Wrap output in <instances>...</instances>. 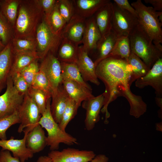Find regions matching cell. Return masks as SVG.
Segmentation results:
<instances>
[{
  "mask_svg": "<svg viewBox=\"0 0 162 162\" xmlns=\"http://www.w3.org/2000/svg\"><path fill=\"white\" fill-rule=\"evenodd\" d=\"M20 120L18 132L28 133L39 124L42 115L32 99L28 94L24 95L23 102L18 110Z\"/></svg>",
  "mask_w": 162,
  "mask_h": 162,
  "instance_id": "7",
  "label": "cell"
},
{
  "mask_svg": "<svg viewBox=\"0 0 162 162\" xmlns=\"http://www.w3.org/2000/svg\"><path fill=\"white\" fill-rule=\"evenodd\" d=\"M11 42L14 52L37 51L35 38L22 39L14 38Z\"/></svg>",
  "mask_w": 162,
  "mask_h": 162,
  "instance_id": "32",
  "label": "cell"
},
{
  "mask_svg": "<svg viewBox=\"0 0 162 162\" xmlns=\"http://www.w3.org/2000/svg\"><path fill=\"white\" fill-rule=\"evenodd\" d=\"M109 158L104 154L96 155L89 162H108Z\"/></svg>",
  "mask_w": 162,
  "mask_h": 162,
  "instance_id": "45",
  "label": "cell"
},
{
  "mask_svg": "<svg viewBox=\"0 0 162 162\" xmlns=\"http://www.w3.org/2000/svg\"><path fill=\"white\" fill-rule=\"evenodd\" d=\"M39 70L44 73L49 82L52 91V98L56 94L62 84L60 62L55 55L50 52L42 60Z\"/></svg>",
  "mask_w": 162,
  "mask_h": 162,
  "instance_id": "9",
  "label": "cell"
},
{
  "mask_svg": "<svg viewBox=\"0 0 162 162\" xmlns=\"http://www.w3.org/2000/svg\"><path fill=\"white\" fill-rule=\"evenodd\" d=\"M34 101L41 114L45 111L48 99L51 96L46 92L40 90L30 87L27 94Z\"/></svg>",
  "mask_w": 162,
  "mask_h": 162,
  "instance_id": "33",
  "label": "cell"
},
{
  "mask_svg": "<svg viewBox=\"0 0 162 162\" xmlns=\"http://www.w3.org/2000/svg\"><path fill=\"white\" fill-rule=\"evenodd\" d=\"M104 97L103 94L87 100L84 101L82 107L86 110L85 124L88 130H92L100 120V113L103 106Z\"/></svg>",
  "mask_w": 162,
  "mask_h": 162,
  "instance_id": "15",
  "label": "cell"
},
{
  "mask_svg": "<svg viewBox=\"0 0 162 162\" xmlns=\"http://www.w3.org/2000/svg\"><path fill=\"white\" fill-rule=\"evenodd\" d=\"M136 11L139 24L152 40L153 43L160 46L162 43V23L158 16L162 11H157L152 6H147L141 0L132 3Z\"/></svg>",
  "mask_w": 162,
  "mask_h": 162,
  "instance_id": "4",
  "label": "cell"
},
{
  "mask_svg": "<svg viewBox=\"0 0 162 162\" xmlns=\"http://www.w3.org/2000/svg\"><path fill=\"white\" fill-rule=\"evenodd\" d=\"M93 16L101 37L109 33L112 28V3L105 4Z\"/></svg>",
  "mask_w": 162,
  "mask_h": 162,
  "instance_id": "20",
  "label": "cell"
},
{
  "mask_svg": "<svg viewBox=\"0 0 162 162\" xmlns=\"http://www.w3.org/2000/svg\"><path fill=\"white\" fill-rule=\"evenodd\" d=\"M13 62L10 75L20 72L34 61L40 59L37 51L14 52Z\"/></svg>",
  "mask_w": 162,
  "mask_h": 162,
  "instance_id": "26",
  "label": "cell"
},
{
  "mask_svg": "<svg viewBox=\"0 0 162 162\" xmlns=\"http://www.w3.org/2000/svg\"><path fill=\"white\" fill-rule=\"evenodd\" d=\"M26 140L27 147L34 154L42 151L47 145L46 136L43 128L39 124L26 133Z\"/></svg>",
  "mask_w": 162,
  "mask_h": 162,
  "instance_id": "22",
  "label": "cell"
},
{
  "mask_svg": "<svg viewBox=\"0 0 162 162\" xmlns=\"http://www.w3.org/2000/svg\"><path fill=\"white\" fill-rule=\"evenodd\" d=\"M86 20L75 13L62 30V38H66L76 45L82 43Z\"/></svg>",
  "mask_w": 162,
  "mask_h": 162,
  "instance_id": "13",
  "label": "cell"
},
{
  "mask_svg": "<svg viewBox=\"0 0 162 162\" xmlns=\"http://www.w3.org/2000/svg\"><path fill=\"white\" fill-rule=\"evenodd\" d=\"M45 19L55 33L57 34H62V30L67 23L59 12L58 0H57L50 15L47 19Z\"/></svg>",
  "mask_w": 162,
  "mask_h": 162,
  "instance_id": "30",
  "label": "cell"
},
{
  "mask_svg": "<svg viewBox=\"0 0 162 162\" xmlns=\"http://www.w3.org/2000/svg\"><path fill=\"white\" fill-rule=\"evenodd\" d=\"M38 60L34 61L19 72L25 80L29 87L31 86L35 76L39 70Z\"/></svg>",
  "mask_w": 162,
  "mask_h": 162,
  "instance_id": "39",
  "label": "cell"
},
{
  "mask_svg": "<svg viewBox=\"0 0 162 162\" xmlns=\"http://www.w3.org/2000/svg\"><path fill=\"white\" fill-rule=\"evenodd\" d=\"M76 64L85 82H90L99 86L100 82L96 74V67L94 62L89 57L88 53L82 45L79 46Z\"/></svg>",
  "mask_w": 162,
  "mask_h": 162,
  "instance_id": "14",
  "label": "cell"
},
{
  "mask_svg": "<svg viewBox=\"0 0 162 162\" xmlns=\"http://www.w3.org/2000/svg\"><path fill=\"white\" fill-rule=\"evenodd\" d=\"M51 98V114L55 122L58 124L70 98L61 84L59 86L56 94Z\"/></svg>",
  "mask_w": 162,
  "mask_h": 162,
  "instance_id": "24",
  "label": "cell"
},
{
  "mask_svg": "<svg viewBox=\"0 0 162 162\" xmlns=\"http://www.w3.org/2000/svg\"><path fill=\"white\" fill-rule=\"evenodd\" d=\"M156 128V130L162 131V122L157 123Z\"/></svg>",
  "mask_w": 162,
  "mask_h": 162,
  "instance_id": "48",
  "label": "cell"
},
{
  "mask_svg": "<svg viewBox=\"0 0 162 162\" xmlns=\"http://www.w3.org/2000/svg\"><path fill=\"white\" fill-rule=\"evenodd\" d=\"M58 2L60 14L67 23L75 14L73 0H58Z\"/></svg>",
  "mask_w": 162,
  "mask_h": 162,
  "instance_id": "38",
  "label": "cell"
},
{
  "mask_svg": "<svg viewBox=\"0 0 162 162\" xmlns=\"http://www.w3.org/2000/svg\"><path fill=\"white\" fill-rule=\"evenodd\" d=\"M37 162H52L50 159L47 156H41L37 160Z\"/></svg>",
  "mask_w": 162,
  "mask_h": 162,
  "instance_id": "47",
  "label": "cell"
},
{
  "mask_svg": "<svg viewBox=\"0 0 162 162\" xmlns=\"http://www.w3.org/2000/svg\"><path fill=\"white\" fill-rule=\"evenodd\" d=\"M138 24L136 16L112 3V29L118 37L128 36Z\"/></svg>",
  "mask_w": 162,
  "mask_h": 162,
  "instance_id": "10",
  "label": "cell"
},
{
  "mask_svg": "<svg viewBox=\"0 0 162 162\" xmlns=\"http://www.w3.org/2000/svg\"><path fill=\"white\" fill-rule=\"evenodd\" d=\"M128 62L132 67V83L145 75L150 69L139 57L131 52Z\"/></svg>",
  "mask_w": 162,
  "mask_h": 162,
  "instance_id": "29",
  "label": "cell"
},
{
  "mask_svg": "<svg viewBox=\"0 0 162 162\" xmlns=\"http://www.w3.org/2000/svg\"><path fill=\"white\" fill-rule=\"evenodd\" d=\"M135 86L139 88L152 86L156 97L162 98V58L154 63L145 75L136 80Z\"/></svg>",
  "mask_w": 162,
  "mask_h": 162,
  "instance_id": "12",
  "label": "cell"
},
{
  "mask_svg": "<svg viewBox=\"0 0 162 162\" xmlns=\"http://www.w3.org/2000/svg\"><path fill=\"white\" fill-rule=\"evenodd\" d=\"M131 52L139 57L150 69L162 58V46L154 45L139 23L129 35Z\"/></svg>",
  "mask_w": 162,
  "mask_h": 162,
  "instance_id": "3",
  "label": "cell"
},
{
  "mask_svg": "<svg viewBox=\"0 0 162 162\" xmlns=\"http://www.w3.org/2000/svg\"><path fill=\"white\" fill-rule=\"evenodd\" d=\"M26 134L24 133L21 139H15L13 137L7 140H0V147L2 150L11 152L13 156L19 159L21 162H25L33 156V154L27 147L26 140Z\"/></svg>",
  "mask_w": 162,
  "mask_h": 162,
  "instance_id": "16",
  "label": "cell"
},
{
  "mask_svg": "<svg viewBox=\"0 0 162 162\" xmlns=\"http://www.w3.org/2000/svg\"><path fill=\"white\" fill-rule=\"evenodd\" d=\"M119 37L112 29L109 33L101 37L95 50L96 57L94 62L95 67L112 52Z\"/></svg>",
  "mask_w": 162,
  "mask_h": 162,
  "instance_id": "21",
  "label": "cell"
},
{
  "mask_svg": "<svg viewBox=\"0 0 162 162\" xmlns=\"http://www.w3.org/2000/svg\"><path fill=\"white\" fill-rule=\"evenodd\" d=\"M44 13L45 19H47L52 12L56 2V0H38Z\"/></svg>",
  "mask_w": 162,
  "mask_h": 162,
  "instance_id": "41",
  "label": "cell"
},
{
  "mask_svg": "<svg viewBox=\"0 0 162 162\" xmlns=\"http://www.w3.org/2000/svg\"><path fill=\"white\" fill-rule=\"evenodd\" d=\"M35 38L37 51L42 60L50 52L55 55L62 37V34H57L52 31L44 17L37 28Z\"/></svg>",
  "mask_w": 162,
  "mask_h": 162,
  "instance_id": "6",
  "label": "cell"
},
{
  "mask_svg": "<svg viewBox=\"0 0 162 162\" xmlns=\"http://www.w3.org/2000/svg\"><path fill=\"white\" fill-rule=\"evenodd\" d=\"M113 2L121 9L128 11L137 17L136 10L128 0H114Z\"/></svg>",
  "mask_w": 162,
  "mask_h": 162,
  "instance_id": "42",
  "label": "cell"
},
{
  "mask_svg": "<svg viewBox=\"0 0 162 162\" xmlns=\"http://www.w3.org/2000/svg\"><path fill=\"white\" fill-rule=\"evenodd\" d=\"M62 78L67 79L76 82L92 90L90 86L82 78L76 63L60 62Z\"/></svg>",
  "mask_w": 162,
  "mask_h": 162,
  "instance_id": "27",
  "label": "cell"
},
{
  "mask_svg": "<svg viewBox=\"0 0 162 162\" xmlns=\"http://www.w3.org/2000/svg\"><path fill=\"white\" fill-rule=\"evenodd\" d=\"M130 53V43L128 36H121L118 37L113 49L107 57L118 56L128 61Z\"/></svg>",
  "mask_w": 162,
  "mask_h": 162,
  "instance_id": "31",
  "label": "cell"
},
{
  "mask_svg": "<svg viewBox=\"0 0 162 162\" xmlns=\"http://www.w3.org/2000/svg\"><path fill=\"white\" fill-rule=\"evenodd\" d=\"M14 56V53L11 41L0 52V93L6 86Z\"/></svg>",
  "mask_w": 162,
  "mask_h": 162,
  "instance_id": "19",
  "label": "cell"
},
{
  "mask_svg": "<svg viewBox=\"0 0 162 162\" xmlns=\"http://www.w3.org/2000/svg\"><path fill=\"white\" fill-rule=\"evenodd\" d=\"M44 17L38 0H21L13 28L14 38H35L37 28Z\"/></svg>",
  "mask_w": 162,
  "mask_h": 162,
  "instance_id": "2",
  "label": "cell"
},
{
  "mask_svg": "<svg viewBox=\"0 0 162 162\" xmlns=\"http://www.w3.org/2000/svg\"><path fill=\"white\" fill-rule=\"evenodd\" d=\"M78 47L67 38H62L57 51V58L60 62L76 63Z\"/></svg>",
  "mask_w": 162,
  "mask_h": 162,
  "instance_id": "25",
  "label": "cell"
},
{
  "mask_svg": "<svg viewBox=\"0 0 162 162\" xmlns=\"http://www.w3.org/2000/svg\"><path fill=\"white\" fill-rule=\"evenodd\" d=\"M62 84L69 97L75 102L79 107L82 102L94 97L92 90L72 80L62 78Z\"/></svg>",
  "mask_w": 162,
  "mask_h": 162,
  "instance_id": "17",
  "label": "cell"
},
{
  "mask_svg": "<svg viewBox=\"0 0 162 162\" xmlns=\"http://www.w3.org/2000/svg\"><path fill=\"white\" fill-rule=\"evenodd\" d=\"M51 99V98L48 99L46 109L38 123L47 132V145L52 151L58 150L61 143L68 145L78 144L77 139L62 130L53 118L50 110Z\"/></svg>",
  "mask_w": 162,
  "mask_h": 162,
  "instance_id": "5",
  "label": "cell"
},
{
  "mask_svg": "<svg viewBox=\"0 0 162 162\" xmlns=\"http://www.w3.org/2000/svg\"><path fill=\"white\" fill-rule=\"evenodd\" d=\"M10 76L12 78L14 86L16 90L24 95L27 94L30 87L20 74L18 72Z\"/></svg>",
  "mask_w": 162,
  "mask_h": 162,
  "instance_id": "40",
  "label": "cell"
},
{
  "mask_svg": "<svg viewBox=\"0 0 162 162\" xmlns=\"http://www.w3.org/2000/svg\"><path fill=\"white\" fill-rule=\"evenodd\" d=\"M21 0H0V12L14 27Z\"/></svg>",
  "mask_w": 162,
  "mask_h": 162,
  "instance_id": "28",
  "label": "cell"
},
{
  "mask_svg": "<svg viewBox=\"0 0 162 162\" xmlns=\"http://www.w3.org/2000/svg\"><path fill=\"white\" fill-rule=\"evenodd\" d=\"M95 155L92 151L68 148L60 151L52 150L47 156L52 162H89Z\"/></svg>",
  "mask_w": 162,
  "mask_h": 162,
  "instance_id": "11",
  "label": "cell"
},
{
  "mask_svg": "<svg viewBox=\"0 0 162 162\" xmlns=\"http://www.w3.org/2000/svg\"><path fill=\"white\" fill-rule=\"evenodd\" d=\"M155 99L156 104L160 108L158 113L159 117L161 118L162 117V98L156 96Z\"/></svg>",
  "mask_w": 162,
  "mask_h": 162,
  "instance_id": "46",
  "label": "cell"
},
{
  "mask_svg": "<svg viewBox=\"0 0 162 162\" xmlns=\"http://www.w3.org/2000/svg\"><path fill=\"white\" fill-rule=\"evenodd\" d=\"M101 37L94 16L86 20L84 32L82 41V47L88 53L92 52L96 48Z\"/></svg>",
  "mask_w": 162,
  "mask_h": 162,
  "instance_id": "18",
  "label": "cell"
},
{
  "mask_svg": "<svg viewBox=\"0 0 162 162\" xmlns=\"http://www.w3.org/2000/svg\"><path fill=\"white\" fill-rule=\"evenodd\" d=\"M5 46L3 44L0 38V52L4 49Z\"/></svg>",
  "mask_w": 162,
  "mask_h": 162,
  "instance_id": "49",
  "label": "cell"
},
{
  "mask_svg": "<svg viewBox=\"0 0 162 162\" xmlns=\"http://www.w3.org/2000/svg\"><path fill=\"white\" fill-rule=\"evenodd\" d=\"M20 123L18 110L11 115L0 119V139H7V130L12 125Z\"/></svg>",
  "mask_w": 162,
  "mask_h": 162,
  "instance_id": "36",
  "label": "cell"
},
{
  "mask_svg": "<svg viewBox=\"0 0 162 162\" xmlns=\"http://www.w3.org/2000/svg\"><path fill=\"white\" fill-rule=\"evenodd\" d=\"M6 86L5 91L0 96V119L11 115L17 111L24 96L15 88L10 75L7 79Z\"/></svg>",
  "mask_w": 162,
  "mask_h": 162,
  "instance_id": "8",
  "label": "cell"
},
{
  "mask_svg": "<svg viewBox=\"0 0 162 162\" xmlns=\"http://www.w3.org/2000/svg\"><path fill=\"white\" fill-rule=\"evenodd\" d=\"M146 3L151 4L153 9L157 11H162V0H144Z\"/></svg>",
  "mask_w": 162,
  "mask_h": 162,
  "instance_id": "44",
  "label": "cell"
},
{
  "mask_svg": "<svg viewBox=\"0 0 162 162\" xmlns=\"http://www.w3.org/2000/svg\"><path fill=\"white\" fill-rule=\"evenodd\" d=\"M31 87L42 90L52 97V91L49 82L44 73L40 70L35 76Z\"/></svg>",
  "mask_w": 162,
  "mask_h": 162,
  "instance_id": "37",
  "label": "cell"
},
{
  "mask_svg": "<svg viewBox=\"0 0 162 162\" xmlns=\"http://www.w3.org/2000/svg\"><path fill=\"white\" fill-rule=\"evenodd\" d=\"M78 108L75 102L70 98L58 124L62 130H65L68 124L76 115Z\"/></svg>",
  "mask_w": 162,
  "mask_h": 162,
  "instance_id": "35",
  "label": "cell"
},
{
  "mask_svg": "<svg viewBox=\"0 0 162 162\" xmlns=\"http://www.w3.org/2000/svg\"><path fill=\"white\" fill-rule=\"evenodd\" d=\"M96 74L105 87L103 93L104 104L101 110L102 113L105 114V124L108 123V119L110 116L108 105L119 97H124L128 101L131 116L137 118L146 112L147 105L142 97L131 91L132 67L127 61L118 56L107 57L97 65Z\"/></svg>",
  "mask_w": 162,
  "mask_h": 162,
  "instance_id": "1",
  "label": "cell"
},
{
  "mask_svg": "<svg viewBox=\"0 0 162 162\" xmlns=\"http://www.w3.org/2000/svg\"><path fill=\"white\" fill-rule=\"evenodd\" d=\"M14 38L13 27L0 12V38L6 46Z\"/></svg>",
  "mask_w": 162,
  "mask_h": 162,
  "instance_id": "34",
  "label": "cell"
},
{
  "mask_svg": "<svg viewBox=\"0 0 162 162\" xmlns=\"http://www.w3.org/2000/svg\"><path fill=\"white\" fill-rule=\"evenodd\" d=\"M0 162H21L19 159L12 156L10 151L2 150L0 151Z\"/></svg>",
  "mask_w": 162,
  "mask_h": 162,
  "instance_id": "43",
  "label": "cell"
},
{
  "mask_svg": "<svg viewBox=\"0 0 162 162\" xmlns=\"http://www.w3.org/2000/svg\"><path fill=\"white\" fill-rule=\"evenodd\" d=\"M109 0H73L75 13L86 19L90 18Z\"/></svg>",
  "mask_w": 162,
  "mask_h": 162,
  "instance_id": "23",
  "label": "cell"
}]
</instances>
